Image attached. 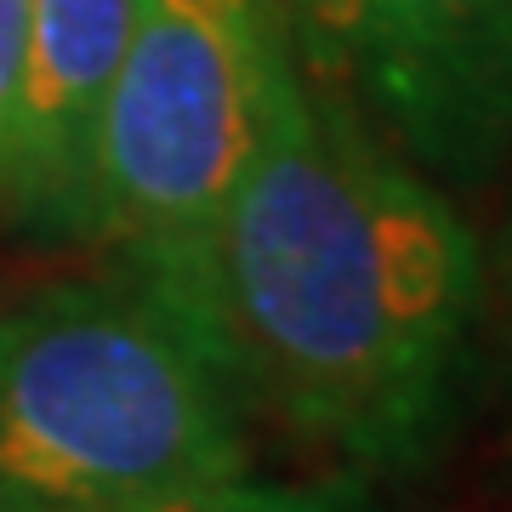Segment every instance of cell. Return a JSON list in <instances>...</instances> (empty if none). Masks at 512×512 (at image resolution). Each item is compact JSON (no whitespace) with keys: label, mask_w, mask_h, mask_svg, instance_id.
<instances>
[{"label":"cell","mask_w":512,"mask_h":512,"mask_svg":"<svg viewBox=\"0 0 512 512\" xmlns=\"http://www.w3.org/2000/svg\"><path fill=\"white\" fill-rule=\"evenodd\" d=\"M484 291V251L444 188L285 35L200 291V330L251 416L365 484L421 473L456 427Z\"/></svg>","instance_id":"6da1fadb"},{"label":"cell","mask_w":512,"mask_h":512,"mask_svg":"<svg viewBox=\"0 0 512 512\" xmlns=\"http://www.w3.org/2000/svg\"><path fill=\"white\" fill-rule=\"evenodd\" d=\"M251 473V404L143 279H63L0 313V512H160Z\"/></svg>","instance_id":"7a4b0ae2"},{"label":"cell","mask_w":512,"mask_h":512,"mask_svg":"<svg viewBox=\"0 0 512 512\" xmlns=\"http://www.w3.org/2000/svg\"><path fill=\"white\" fill-rule=\"evenodd\" d=\"M279 40L274 0H137L103 109L86 245L188 313L194 330L205 251L256 143Z\"/></svg>","instance_id":"3957f363"},{"label":"cell","mask_w":512,"mask_h":512,"mask_svg":"<svg viewBox=\"0 0 512 512\" xmlns=\"http://www.w3.org/2000/svg\"><path fill=\"white\" fill-rule=\"evenodd\" d=\"M296 63L439 165L512 120V0H274Z\"/></svg>","instance_id":"277c9868"},{"label":"cell","mask_w":512,"mask_h":512,"mask_svg":"<svg viewBox=\"0 0 512 512\" xmlns=\"http://www.w3.org/2000/svg\"><path fill=\"white\" fill-rule=\"evenodd\" d=\"M137 0H23V92L0 211L57 245H86L97 137Z\"/></svg>","instance_id":"5b68a950"},{"label":"cell","mask_w":512,"mask_h":512,"mask_svg":"<svg viewBox=\"0 0 512 512\" xmlns=\"http://www.w3.org/2000/svg\"><path fill=\"white\" fill-rule=\"evenodd\" d=\"M160 512H376L370 507V484L353 473L325 478H256L239 473L228 484H211L200 495H183Z\"/></svg>","instance_id":"8992f818"},{"label":"cell","mask_w":512,"mask_h":512,"mask_svg":"<svg viewBox=\"0 0 512 512\" xmlns=\"http://www.w3.org/2000/svg\"><path fill=\"white\" fill-rule=\"evenodd\" d=\"M18 92H23V0H0V177L12 154L18 126Z\"/></svg>","instance_id":"52a82bcc"},{"label":"cell","mask_w":512,"mask_h":512,"mask_svg":"<svg viewBox=\"0 0 512 512\" xmlns=\"http://www.w3.org/2000/svg\"><path fill=\"white\" fill-rule=\"evenodd\" d=\"M495 302H501V348H507V376H512V211L501 228V251H495Z\"/></svg>","instance_id":"ba28073f"}]
</instances>
